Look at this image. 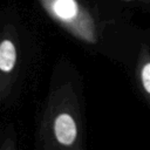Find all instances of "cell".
Listing matches in <instances>:
<instances>
[{"mask_svg": "<svg viewBox=\"0 0 150 150\" xmlns=\"http://www.w3.org/2000/svg\"><path fill=\"white\" fill-rule=\"evenodd\" d=\"M54 130L56 139L63 145H70L76 138V124L73 117L68 114H61L56 117Z\"/></svg>", "mask_w": 150, "mask_h": 150, "instance_id": "6da1fadb", "label": "cell"}, {"mask_svg": "<svg viewBox=\"0 0 150 150\" xmlns=\"http://www.w3.org/2000/svg\"><path fill=\"white\" fill-rule=\"evenodd\" d=\"M16 60L15 47L9 40H4L0 45V69L5 73L14 68Z\"/></svg>", "mask_w": 150, "mask_h": 150, "instance_id": "7a4b0ae2", "label": "cell"}, {"mask_svg": "<svg viewBox=\"0 0 150 150\" xmlns=\"http://www.w3.org/2000/svg\"><path fill=\"white\" fill-rule=\"evenodd\" d=\"M54 12L59 18L70 20L77 14V4L75 0H56L54 4Z\"/></svg>", "mask_w": 150, "mask_h": 150, "instance_id": "3957f363", "label": "cell"}, {"mask_svg": "<svg viewBox=\"0 0 150 150\" xmlns=\"http://www.w3.org/2000/svg\"><path fill=\"white\" fill-rule=\"evenodd\" d=\"M142 80H143V86L145 90L150 94V63L144 66L142 70Z\"/></svg>", "mask_w": 150, "mask_h": 150, "instance_id": "277c9868", "label": "cell"}]
</instances>
